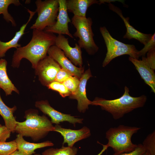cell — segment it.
<instances>
[{"instance_id":"2","label":"cell","mask_w":155,"mask_h":155,"mask_svg":"<svg viewBox=\"0 0 155 155\" xmlns=\"http://www.w3.org/2000/svg\"><path fill=\"white\" fill-rule=\"evenodd\" d=\"M129 92V88L125 86L124 92L120 97L111 100L96 97L91 101V105L100 106L110 113L114 119H118L134 110L143 107L146 101L145 95L134 97L130 95Z\"/></svg>"},{"instance_id":"27","label":"cell","mask_w":155,"mask_h":155,"mask_svg":"<svg viewBox=\"0 0 155 155\" xmlns=\"http://www.w3.org/2000/svg\"><path fill=\"white\" fill-rule=\"evenodd\" d=\"M79 83V79L75 76H72L66 79L62 83L72 94L77 89Z\"/></svg>"},{"instance_id":"22","label":"cell","mask_w":155,"mask_h":155,"mask_svg":"<svg viewBox=\"0 0 155 155\" xmlns=\"http://www.w3.org/2000/svg\"><path fill=\"white\" fill-rule=\"evenodd\" d=\"M12 4L16 6L22 5L18 0H0V14L3 15V19L7 22H11L12 26L16 27V22L8 10L9 6Z\"/></svg>"},{"instance_id":"10","label":"cell","mask_w":155,"mask_h":155,"mask_svg":"<svg viewBox=\"0 0 155 155\" xmlns=\"http://www.w3.org/2000/svg\"><path fill=\"white\" fill-rule=\"evenodd\" d=\"M59 10L55 24L52 27H46L44 31L48 32L57 34L58 35L66 34L72 38L73 36L69 30L68 24L71 23L68 14L66 0H58Z\"/></svg>"},{"instance_id":"18","label":"cell","mask_w":155,"mask_h":155,"mask_svg":"<svg viewBox=\"0 0 155 155\" xmlns=\"http://www.w3.org/2000/svg\"><path fill=\"white\" fill-rule=\"evenodd\" d=\"M16 143L17 150L24 155H32L36 153L35 150L40 148L53 146L54 144L51 142L46 141L39 143H30L26 141L23 137L18 134L15 140Z\"/></svg>"},{"instance_id":"11","label":"cell","mask_w":155,"mask_h":155,"mask_svg":"<svg viewBox=\"0 0 155 155\" xmlns=\"http://www.w3.org/2000/svg\"><path fill=\"white\" fill-rule=\"evenodd\" d=\"M48 55L57 62L61 68L70 72L79 79L84 73V68L73 65L65 55L63 52L55 45L51 46L47 52Z\"/></svg>"},{"instance_id":"12","label":"cell","mask_w":155,"mask_h":155,"mask_svg":"<svg viewBox=\"0 0 155 155\" xmlns=\"http://www.w3.org/2000/svg\"><path fill=\"white\" fill-rule=\"evenodd\" d=\"M68 39L63 35H58L55 40V45L63 52L65 56L73 65L82 67L83 61L81 48L77 43L75 44L74 47L71 46Z\"/></svg>"},{"instance_id":"28","label":"cell","mask_w":155,"mask_h":155,"mask_svg":"<svg viewBox=\"0 0 155 155\" xmlns=\"http://www.w3.org/2000/svg\"><path fill=\"white\" fill-rule=\"evenodd\" d=\"M155 48V33L152 35L150 40L144 45L143 48L138 51V56L140 57L145 56L149 51Z\"/></svg>"},{"instance_id":"19","label":"cell","mask_w":155,"mask_h":155,"mask_svg":"<svg viewBox=\"0 0 155 155\" xmlns=\"http://www.w3.org/2000/svg\"><path fill=\"white\" fill-rule=\"evenodd\" d=\"M94 4H99L96 0H66L67 11L72 13L74 16L86 17L88 8Z\"/></svg>"},{"instance_id":"6","label":"cell","mask_w":155,"mask_h":155,"mask_svg":"<svg viewBox=\"0 0 155 155\" xmlns=\"http://www.w3.org/2000/svg\"><path fill=\"white\" fill-rule=\"evenodd\" d=\"M71 22L76 28L74 36L79 38L78 45L85 49L88 54L94 55L98 51L99 47L94 41L92 26V21L90 17L74 16Z\"/></svg>"},{"instance_id":"4","label":"cell","mask_w":155,"mask_h":155,"mask_svg":"<svg viewBox=\"0 0 155 155\" xmlns=\"http://www.w3.org/2000/svg\"><path fill=\"white\" fill-rule=\"evenodd\" d=\"M140 129L123 125L111 128L106 133V138L108 140L106 145L113 149L115 154L131 152L137 146L132 142L131 137Z\"/></svg>"},{"instance_id":"29","label":"cell","mask_w":155,"mask_h":155,"mask_svg":"<svg viewBox=\"0 0 155 155\" xmlns=\"http://www.w3.org/2000/svg\"><path fill=\"white\" fill-rule=\"evenodd\" d=\"M142 60L146 61L151 69H155V48L147 53V57H142Z\"/></svg>"},{"instance_id":"33","label":"cell","mask_w":155,"mask_h":155,"mask_svg":"<svg viewBox=\"0 0 155 155\" xmlns=\"http://www.w3.org/2000/svg\"><path fill=\"white\" fill-rule=\"evenodd\" d=\"M116 1H118L121 2L123 3V2H124L122 0H99V5H100L101 4L104 3H110L111 2H114Z\"/></svg>"},{"instance_id":"5","label":"cell","mask_w":155,"mask_h":155,"mask_svg":"<svg viewBox=\"0 0 155 155\" xmlns=\"http://www.w3.org/2000/svg\"><path fill=\"white\" fill-rule=\"evenodd\" d=\"M100 30L104 40L107 50L102 66L105 67L115 58L127 55L139 59L138 51L133 44L124 43L114 38L105 26L100 27Z\"/></svg>"},{"instance_id":"32","label":"cell","mask_w":155,"mask_h":155,"mask_svg":"<svg viewBox=\"0 0 155 155\" xmlns=\"http://www.w3.org/2000/svg\"><path fill=\"white\" fill-rule=\"evenodd\" d=\"M11 131L5 125L0 124V142H5L10 136Z\"/></svg>"},{"instance_id":"9","label":"cell","mask_w":155,"mask_h":155,"mask_svg":"<svg viewBox=\"0 0 155 155\" xmlns=\"http://www.w3.org/2000/svg\"><path fill=\"white\" fill-rule=\"evenodd\" d=\"M35 106L43 113L51 118V121L52 124L59 125L61 122L67 121L75 126L77 123H83V119L76 118L70 115L65 114L57 111L50 106L47 100L36 101Z\"/></svg>"},{"instance_id":"34","label":"cell","mask_w":155,"mask_h":155,"mask_svg":"<svg viewBox=\"0 0 155 155\" xmlns=\"http://www.w3.org/2000/svg\"><path fill=\"white\" fill-rule=\"evenodd\" d=\"M103 146V148L101 151L97 155H101L108 148L107 145L101 144Z\"/></svg>"},{"instance_id":"23","label":"cell","mask_w":155,"mask_h":155,"mask_svg":"<svg viewBox=\"0 0 155 155\" xmlns=\"http://www.w3.org/2000/svg\"><path fill=\"white\" fill-rule=\"evenodd\" d=\"M78 151L75 147L62 146L60 148H51L42 153V155H76Z\"/></svg>"},{"instance_id":"15","label":"cell","mask_w":155,"mask_h":155,"mask_svg":"<svg viewBox=\"0 0 155 155\" xmlns=\"http://www.w3.org/2000/svg\"><path fill=\"white\" fill-rule=\"evenodd\" d=\"M109 9L117 13L123 21L126 28V32L123 38L129 40L135 39L145 45L150 39L152 34L142 33L135 29L129 23V18L124 17L122 10L118 7L111 3H109Z\"/></svg>"},{"instance_id":"14","label":"cell","mask_w":155,"mask_h":155,"mask_svg":"<svg viewBox=\"0 0 155 155\" xmlns=\"http://www.w3.org/2000/svg\"><path fill=\"white\" fill-rule=\"evenodd\" d=\"M54 131L59 133L63 138V145L67 143L68 146L72 147L77 142L87 138L91 135L90 129L84 126L79 130H73L62 127L59 125L54 126Z\"/></svg>"},{"instance_id":"24","label":"cell","mask_w":155,"mask_h":155,"mask_svg":"<svg viewBox=\"0 0 155 155\" xmlns=\"http://www.w3.org/2000/svg\"><path fill=\"white\" fill-rule=\"evenodd\" d=\"M142 145L146 151L150 155H155V131L148 135L143 141Z\"/></svg>"},{"instance_id":"13","label":"cell","mask_w":155,"mask_h":155,"mask_svg":"<svg viewBox=\"0 0 155 155\" xmlns=\"http://www.w3.org/2000/svg\"><path fill=\"white\" fill-rule=\"evenodd\" d=\"M92 76L90 69L86 70L80 79L79 86L75 92L69 97L77 100V108L80 112L84 113L91 105V101L87 98L86 92V86L88 80Z\"/></svg>"},{"instance_id":"31","label":"cell","mask_w":155,"mask_h":155,"mask_svg":"<svg viewBox=\"0 0 155 155\" xmlns=\"http://www.w3.org/2000/svg\"><path fill=\"white\" fill-rule=\"evenodd\" d=\"M145 152V149L142 144H139L134 150L131 152L118 154H114L113 155H142Z\"/></svg>"},{"instance_id":"16","label":"cell","mask_w":155,"mask_h":155,"mask_svg":"<svg viewBox=\"0 0 155 155\" xmlns=\"http://www.w3.org/2000/svg\"><path fill=\"white\" fill-rule=\"evenodd\" d=\"M129 60L134 65L142 78L146 84L151 88L152 91L155 93V74L154 70L151 68L144 61L139 60L130 57Z\"/></svg>"},{"instance_id":"21","label":"cell","mask_w":155,"mask_h":155,"mask_svg":"<svg viewBox=\"0 0 155 155\" xmlns=\"http://www.w3.org/2000/svg\"><path fill=\"white\" fill-rule=\"evenodd\" d=\"M17 109L16 106L12 108L7 106L3 101L0 94V115L3 119L5 126L11 132H15L17 121L13 113Z\"/></svg>"},{"instance_id":"8","label":"cell","mask_w":155,"mask_h":155,"mask_svg":"<svg viewBox=\"0 0 155 155\" xmlns=\"http://www.w3.org/2000/svg\"><path fill=\"white\" fill-rule=\"evenodd\" d=\"M61 66L54 59L48 55L41 60L35 68V73L41 83L46 86L55 81Z\"/></svg>"},{"instance_id":"25","label":"cell","mask_w":155,"mask_h":155,"mask_svg":"<svg viewBox=\"0 0 155 155\" xmlns=\"http://www.w3.org/2000/svg\"><path fill=\"white\" fill-rule=\"evenodd\" d=\"M17 150L15 140L9 142H0V155H9Z\"/></svg>"},{"instance_id":"7","label":"cell","mask_w":155,"mask_h":155,"mask_svg":"<svg viewBox=\"0 0 155 155\" xmlns=\"http://www.w3.org/2000/svg\"><path fill=\"white\" fill-rule=\"evenodd\" d=\"M35 3L36 7L35 11L38 17L30 28L44 30L46 27L53 26L58 13V0H37Z\"/></svg>"},{"instance_id":"37","label":"cell","mask_w":155,"mask_h":155,"mask_svg":"<svg viewBox=\"0 0 155 155\" xmlns=\"http://www.w3.org/2000/svg\"><path fill=\"white\" fill-rule=\"evenodd\" d=\"M34 155H42L40 154H36V153H35L34 154Z\"/></svg>"},{"instance_id":"36","label":"cell","mask_w":155,"mask_h":155,"mask_svg":"<svg viewBox=\"0 0 155 155\" xmlns=\"http://www.w3.org/2000/svg\"><path fill=\"white\" fill-rule=\"evenodd\" d=\"M142 155H150L148 152L146 151Z\"/></svg>"},{"instance_id":"17","label":"cell","mask_w":155,"mask_h":155,"mask_svg":"<svg viewBox=\"0 0 155 155\" xmlns=\"http://www.w3.org/2000/svg\"><path fill=\"white\" fill-rule=\"evenodd\" d=\"M26 9L30 14L29 19L27 22L21 27L20 30L16 32L14 37L10 40L7 42H3L0 40V58L4 57L7 51L10 49L14 48L17 49L21 47V44L18 43V42L25 33L24 31L27 25L36 13L35 11H31L27 8Z\"/></svg>"},{"instance_id":"3","label":"cell","mask_w":155,"mask_h":155,"mask_svg":"<svg viewBox=\"0 0 155 155\" xmlns=\"http://www.w3.org/2000/svg\"><path fill=\"white\" fill-rule=\"evenodd\" d=\"M26 120L17 121L15 131L23 137H30L37 142L45 137L50 131H54V126L45 115L40 116L37 110L30 109L26 111Z\"/></svg>"},{"instance_id":"30","label":"cell","mask_w":155,"mask_h":155,"mask_svg":"<svg viewBox=\"0 0 155 155\" xmlns=\"http://www.w3.org/2000/svg\"><path fill=\"white\" fill-rule=\"evenodd\" d=\"M72 76L73 75L70 72L61 68L57 73L55 81L62 83L66 79Z\"/></svg>"},{"instance_id":"35","label":"cell","mask_w":155,"mask_h":155,"mask_svg":"<svg viewBox=\"0 0 155 155\" xmlns=\"http://www.w3.org/2000/svg\"><path fill=\"white\" fill-rule=\"evenodd\" d=\"M9 155H24L22 153L17 150L12 153Z\"/></svg>"},{"instance_id":"20","label":"cell","mask_w":155,"mask_h":155,"mask_svg":"<svg viewBox=\"0 0 155 155\" xmlns=\"http://www.w3.org/2000/svg\"><path fill=\"white\" fill-rule=\"evenodd\" d=\"M7 62L4 59H0V88L4 91L6 96L11 94L14 91L18 94L19 91L9 79L7 72Z\"/></svg>"},{"instance_id":"26","label":"cell","mask_w":155,"mask_h":155,"mask_svg":"<svg viewBox=\"0 0 155 155\" xmlns=\"http://www.w3.org/2000/svg\"><path fill=\"white\" fill-rule=\"evenodd\" d=\"M47 87L49 89L58 92L63 97L69 96L71 94L62 83L54 81L49 84Z\"/></svg>"},{"instance_id":"1","label":"cell","mask_w":155,"mask_h":155,"mask_svg":"<svg viewBox=\"0 0 155 155\" xmlns=\"http://www.w3.org/2000/svg\"><path fill=\"white\" fill-rule=\"evenodd\" d=\"M56 37L54 34L33 29L32 37L30 42L14 51L11 66L18 68L21 60L25 58L31 63L32 68L35 69L39 61L47 56L50 47L55 45Z\"/></svg>"}]
</instances>
